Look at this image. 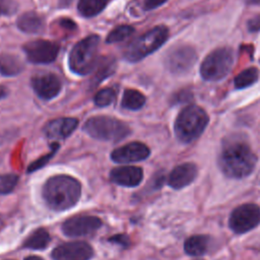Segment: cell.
<instances>
[{
    "instance_id": "4316f807",
    "label": "cell",
    "mask_w": 260,
    "mask_h": 260,
    "mask_svg": "<svg viewBox=\"0 0 260 260\" xmlns=\"http://www.w3.org/2000/svg\"><path fill=\"white\" fill-rule=\"evenodd\" d=\"M116 99V91L113 88H103L94 95V104L99 107L111 105Z\"/></svg>"
},
{
    "instance_id": "e0dca14e",
    "label": "cell",
    "mask_w": 260,
    "mask_h": 260,
    "mask_svg": "<svg viewBox=\"0 0 260 260\" xmlns=\"http://www.w3.org/2000/svg\"><path fill=\"white\" fill-rule=\"evenodd\" d=\"M77 125L78 120L75 118H58L47 123L44 132L50 139H65L75 130Z\"/></svg>"
},
{
    "instance_id": "d4e9b609",
    "label": "cell",
    "mask_w": 260,
    "mask_h": 260,
    "mask_svg": "<svg viewBox=\"0 0 260 260\" xmlns=\"http://www.w3.org/2000/svg\"><path fill=\"white\" fill-rule=\"evenodd\" d=\"M259 77V72L258 69L255 67H251V68H247L245 70H243L242 72H240L235 80V86L238 89H242V88H246L252 84H254Z\"/></svg>"
},
{
    "instance_id": "ffe728a7",
    "label": "cell",
    "mask_w": 260,
    "mask_h": 260,
    "mask_svg": "<svg viewBox=\"0 0 260 260\" xmlns=\"http://www.w3.org/2000/svg\"><path fill=\"white\" fill-rule=\"evenodd\" d=\"M116 60L111 56L103 57L98 63L95 67V71L93 77L91 79V86H96L102 81H104L107 77L112 75L116 70Z\"/></svg>"
},
{
    "instance_id": "7c38bea8",
    "label": "cell",
    "mask_w": 260,
    "mask_h": 260,
    "mask_svg": "<svg viewBox=\"0 0 260 260\" xmlns=\"http://www.w3.org/2000/svg\"><path fill=\"white\" fill-rule=\"evenodd\" d=\"M92 256V248L82 241L62 244L52 252L54 260H89Z\"/></svg>"
},
{
    "instance_id": "277c9868",
    "label": "cell",
    "mask_w": 260,
    "mask_h": 260,
    "mask_svg": "<svg viewBox=\"0 0 260 260\" xmlns=\"http://www.w3.org/2000/svg\"><path fill=\"white\" fill-rule=\"evenodd\" d=\"M100 38L96 35L88 36L72 48L69 54V67L78 75H86L92 71L98 61Z\"/></svg>"
},
{
    "instance_id": "4dcf8cb0",
    "label": "cell",
    "mask_w": 260,
    "mask_h": 260,
    "mask_svg": "<svg viewBox=\"0 0 260 260\" xmlns=\"http://www.w3.org/2000/svg\"><path fill=\"white\" fill-rule=\"evenodd\" d=\"M192 99V94L188 90H181L174 94L172 99L173 104H179V103H186Z\"/></svg>"
},
{
    "instance_id": "5bb4252c",
    "label": "cell",
    "mask_w": 260,
    "mask_h": 260,
    "mask_svg": "<svg viewBox=\"0 0 260 260\" xmlns=\"http://www.w3.org/2000/svg\"><path fill=\"white\" fill-rule=\"evenodd\" d=\"M31 86L43 100H52L61 90V81L53 73H39L32 76Z\"/></svg>"
},
{
    "instance_id": "3957f363",
    "label": "cell",
    "mask_w": 260,
    "mask_h": 260,
    "mask_svg": "<svg viewBox=\"0 0 260 260\" xmlns=\"http://www.w3.org/2000/svg\"><path fill=\"white\" fill-rule=\"evenodd\" d=\"M209 118L206 112L196 106L185 107L177 116L175 121V133L183 143H190L196 140L205 130Z\"/></svg>"
},
{
    "instance_id": "74e56055",
    "label": "cell",
    "mask_w": 260,
    "mask_h": 260,
    "mask_svg": "<svg viewBox=\"0 0 260 260\" xmlns=\"http://www.w3.org/2000/svg\"><path fill=\"white\" fill-rule=\"evenodd\" d=\"M248 4H259L260 0H246Z\"/></svg>"
},
{
    "instance_id": "ab89813d",
    "label": "cell",
    "mask_w": 260,
    "mask_h": 260,
    "mask_svg": "<svg viewBox=\"0 0 260 260\" xmlns=\"http://www.w3.org/2000/svg\"><path fill=\"white\" fill-rule=\"evenodd\" d=\"M199 260H201V259H199Z\"/></svg>"
},
{
    "instance_id": "52a82bcc",
    "label": "cell",
    "mask_w": 260,
    "mask_h": 260,
    "mask_svg": "<svg viewBox=\"0 0 260 260\" xmlns=\"http://www.w3.org/2000/svg\"><path fill=\"white\" fill-rule=\"evenodd\" d=\"M235 60L234 51L231 48H217L210 52L200 66V74L207 81H217L225 77Z\"/></svg>"
},
{
    "instance_id": "44dd1931",
    "label": "cell",
    "mask_w": 260,
    "mask_h": 260,
    "mask_svg": "<svg viewBox=\"0 0 260 260\" xmlns=\"http://www.w3.org/2000/svg\"><path fill=\"white\" fill-rule=\"evenodd\" d=\"M51 242L50 234L47 230L40 228L32 232L23 242V247L32 250H42L48 247Z\"/></svg>"
},
{
    "instance_id": "2e32d148",
    "label": "cell",
    "mask_w": 260,
    "mask_h": 260,
    "mask_svg": "<svg viewBox=\"0 0 260 260\" xmlns=\"http://www.w3.org/2000/svg\"><path fill=\"white\" fill-rule=\"evenodd\" d=\"M142 179V169L134 166L115 168L110 173V180L113 183L124 187H135L141 183Z\"/></svg>"
},
{
    "instance_id": "5b68a950",
    "label": "cell",
    "mask_w": 260,
    "mask_h": 260,
    "mask_svg": "<svg viewBox=\"0 0 260 260\" xmlns=\"http://www.w3.org/2000/svg\"><path fill=\"white\" fill-rule=\"evenodd\" d=\"M169 37V29L158 25L132 41L124 51V57L130 62H138L157 50Z\"/></svg>"
},
{
    "instance_id": "6da1fadb",
    "label": "cell",
    "mask_w": 260,
    "mask_h": 260,
    "mask_svg": "<svg viewBox=\"0 0 260 260\" xmlns=\"http://www.w3.org/2000/svg\"><path fill=\"white\" fill-rule=\"evenodd\" d=\"M217 161L221 173L225 177L243 179L254 171L257 155L242 136L233 135L226 137L222 142Z\"/></svg>"
},
{
    "instance_id": "d6986e66",
    "label": "cell",
    "mask_w": 260,
    "mask_h": 260,
    "mask_svg": "<svg viewBox=\"0 0 260 260\" xmlns=\"http://www.w3.org/2000/svg\"><path fill=\"white\" fill-rule=\"evenodd\" d=\"M18 28L26 34H39L44 29L45 22L41 15L36 12H25L17 19Z\"/></svg>"
},
{
    "instance_id": "cb8c5ba5",
    "label": "cell",
    "mask_w": 260,
    "mask_h": 260,
    "mask_svg": "<svg viewBox=\"0 0 260 260\" xmlns=\"http://www.w3.org/2000/svg\"><path fill=\"white\" fill-rule=\"evenodd\" d=\"M108 0H79L78 10L81 15L91 17L99 14L107 5Z\"/></svg>"
},
{
    "instance_id": "e575fe53",
    "label": "cell",
    "mask_w": 260,
    "mask_h": 260,
    "mask_svg": "<svg viewBox=\"0 0 260 260\" xmlns=\"http://www.w3.org/2000/svg\"><path fill=\"white\" fill-rule=\"evenodd\" d=\"M61 25L67 29H74L76 27V24L71 19H62L60 21Z\"/></svg>"
},
{
    "instance_id": "d6a6232c",
    "label": "cell",
    "mask_w": 260,
    "mask_h": 260,
    "mask_svg": "<svg viewBox=\"0 0 260 260\" xmlns=\"http://www.w3.org/2000/svg\"><path fill=\"white\" fill-rule=\"evenodd\" d=\"M247 26H248V29H249L250 31H252V32H255V31L260 30V14L255 15L254 17L250 18V19L248 20Z\"/></svg>"
},
{
    "instance_id": "7402d4cb",
    "label": "cell",
    "mask_w": 260,
    "mask_h": 260,
    "mask_svg": "<svg viewBox=\"0 0 260 260\" xmlns=\"http://www.w3.org/2000/svg\"><path fill=\"white\" fill-rule=\"evenodd\" d=\"M23 64L21 60L11 54H2L0 56V73L4 76H14L21 72Z\"/></svg>"
},
{
    "instance_id": "30bf717a",
    "label": "cell",
    "mask_w": 260,
    "mask_h": 260,
    "mask_svg": "<svg viewBox=\"0 0 260 260\" xmlns=\"http://www.w3.org/2000/svg\"><path fill=\"white\" fill-rule=\"evenodd\" d=\"M23 51L29 62L48 64L57 58L59 46L47 40H36L26 43L23 46Z\"/></svg>"
},
{
    "instance_id": "f546056e",
    "label": "cell",
    "mask_w": 260,
    "mask_h": 260,
    "mask_svg": "<svg viewBox=\"0 0 260 260\" xmlns=\"http://www.w3.org/2000/svg\"><path fill=\"white\" fill-rule=\"evenodd\" d=\"M16 0H0V15H11L17 10Z\"/></svg>"
},
{
    "instance_id": "8992f818",
    "label": "cell",
    "mask_w": 260,
    "mask_h": 260,
    "mask_svg": "<svg viewBox=\"0 0 260 260\" xmlns=\"http://www.w3.org/2000/svg\"><path fill=\"white\" fill-rule=\"evenodd\" d=\"M83 130L95 139L113 142L124 139L130 133L127 124L108 116H95L89 118L85 122Z\"/></svg>"
},
{
    "instance_id": "9a60e30c",
    "label": "cell",
    "mask_w": 260,
    "mask_h": 260,
    "mask_svg": "<svg viewBox=\"0 0 260 260\" xmlns=\"http://www.w3.org/2000/svg\"><path fill=\"white\" fill-rule=\"evenodd\" d=\"M198 170L192 162H184L173 169L168 178V185L173 189H182L190 185L197 177Z\"/></svg>"
},
{
    "instance_id": "8fae6325",
    "label": "cell",
    "mask_w": 260,
    "mask_h": 260,
    "mask_svg": "<svg viewBox=\"0 0 260 260\" xmlns=\"http://www.w3.org/2000/svg\"><path fill=\"white\" fill-rule=\"evenodd\" d=\"M102 225L101 218L92 215H76L62 224V232L67 237L77 238L94 234Z\"/></svg>"
},
{
    "instance_id": "ac0fdd59",
    "label": "cell",
    "mask_w": 260,
    "mask_h": 260,
    "mask_svg": "<svg viewBox=\"0 0 260 260\" xmlns=\"http://www.w3.org/2000/svg\"><path fill=\"white\" fill-rule=\"evenodd\" d=\"M211 239L207 235H195L189 237L184 243V250L190 256H201L208 252Z\"/></svg>"
},
{
    "instance_id": "7a4b0ae2",
    "label": "cell",
    "mask_w": 260,
    "mask_h": 260,
    "mask_svg": "<svg viewBox=\"0 0 260 260\" xmlns=\"http://www.w3.org/2000/svg\"><path fill=\"white\" fill-rule=\"evenodd\" d=\"M42 192L43 198L50 209L64 211L73 207L79 200L81 185L73 177L57 175L46 181Z\"/></svg>"
},
{
    "instance_id": "4fadbf2b",
    "label": "cell",
    "mask_w": 260,
    "mask_h": 260,
    "mask_svg": "<svg viewBox=\"0 0 260 260\" xmlns=\"http://www.w3.org/2000/svg\"><path fill=\"white\" fill-rule=\"evenodd\" d=\"M149 154L150 150L144 143L134 141L113 150L111 158L119 164H128L143 160L147 158Z\"/></svg>"
},
{
    "instance_id": "f35d334b",
    "label": "cell",
    "mask_w": 260,
    "mask_h": 260,
    "mask_svg": "<svg viewBox=\"0 0 260 260\" xmlns=\"http://www.w3.org/2000/svg\"><path fill=\"white\" fill-rule=\"evenodd\" d=\"M3 224H4V218H3V216L0 214V229L3 226Z\"/></svg>"
},
{
    "instance_id": "836d02e7",
    "label": "cell",
    "mask_w": 260,
    "mask_h": 260,
    "mask_svg": "<svg viewBox=\"0 0 260 260\" xmlns=\"http://www.w3.org/2000/svg\"><path fill=\"white\" fill-rule=\"evenodd\" d=\"M167 0H144L143 7L145 10H152L162 5Z\"/></svg>"
},
{
    "instance_id": "83f0119b",
    "label": "cell",
    "mask_w": 260,
    "mask_h": 260,
    "mask_svg": "<svg viewBox=\"0 0 260 260\" xmlns=\"http://www.w3.org/2000/svg\"><path fill=\"white\" fill-rule=\"evenodd\" d=\"M18 182V176L14 174L0 175V195L10 193Z\"/></svg>"
},
{
    "instance_id": "ba28073f",
    "label": "cell",
    "mask_w": 260,
    "mask_h": 260,
    "mask_svg": "<svg viewBox=\"0 0 260 260\" xmlns=\"http://www.w3.org/2000/svg\"><path fill=\"white\" fill-rule=\"evenodd\" d=\"M260 223V207L255 203H244L236 207L229 217V226L237 235L248 233Z\"/></svg>"
},
{
    "instance_id": "9c48e42d",
    "label": "cell",
    "mask_w": 260,
    "mask_h": 260,
    "mask_svg": "<svg viewBox=\"0 0 260 260\" xmlns=\"http://www.w3.org/2000/svg\"><path fill=\"white\" fill-rule=\"evenodd\" d=\"M197 60L195 50L186 45L172 48L166 55V67L174 74H184L188 72Z\"/></svg>"
},
{
    "instance_id": "603a6c76",
    "label": "cell",
    "mask_w": 260,
    "mask_h": 260,
    "mask_svg": "<svg viewBox=\"0 0 260 260\" xmlns=\"http://www.w3.org/2000/svg\"><path fill=\"white\" fill-rule=\"evenodd\" d=\"M145 104V96L136 89H126L122 98V107L128 110H139Z\"/></svg>"
},
{
    "instance_id": "484cf974",
    "label": "cell",
    "mask_w": 260,
    "mask_h": 260,
    "mask_svg": "<svg viewBox=\"0 0 260 260\" xmlns=\"http://www.w3.org/2000/svg\"><path fill=\"white\" fill-rule=\"evenodd\" d=\"M134 32V28L130 25H119L113 29L107 37L106 42L109 44L117 43L124 41L126 38L131 36Z\"/></svg>"
},
{
    "instance_id": "1f68e13d",
    "label": "cell",
    "mask_w": 260,
    "mask_h": 260,
    "mask_svg": "<svg viewBox=\"0 0 260 260\" xmlns=\"http://www.w3.org/2000/svg\"><path fill=\"white\" fill-rule=\"evenodd\" d=\"M109 242L115 243V244L123 246L125 248L130 246V244H131L130 239H129V237L127 235H115V236H113L112 238L109 239Z\"/></svg>"
},
{
    "instance_id": "d590c367",
    "label": "cell",
    "mask_w": 260,
    "mask_h": 260,
    "mask_svg": "<svg viewBox=\"0 0 260 260\" xmlns=\"http://www.w3.org/2000/svg\"><path fill=\"white\" fill-rule=\"evenodd\" d=\"M7 93H8V89L6 88V86L0 84V100L5 98L7 95Z\"/></svg>"
},
{
    "instance_id": "f1b7e54d",
    "label": "cell",
    "mask_w": 260,
    "mask_h": 260,
    "mask_svg": "<svg viewBox=\"0 0 260 260\" xmlns=\"http://www.w3.org/2000/svg\"><path fill=\"white\" fill-rule=\"evenodd\" d=\"M58 148H59V144H58V143H54V144L52 145V149H51V151H50L49 153L43 155L42 157H40L39 159L35 160L34 162H31V164L29 165V167L27 168V173H32V172H35V171H37V170L43 168V167L54 156V154L56 153V151L58 150Z\"/></svg>"
},
{
    "instance_id": "8d00e7d4",
    "label": "cell",
    "mask_w": 260,
    "mask_h": 260,
    "mask_svg": "<svg viewBox=\"0 0 260 260\" xmlns=\"http://www.w3.org/2000/svg\"><path fill=\"white\" fill-rule=\"evenodd\" d=\"M24 260H43V258H41L39 256H28Z\"/></svg>"
}]
</instances>
